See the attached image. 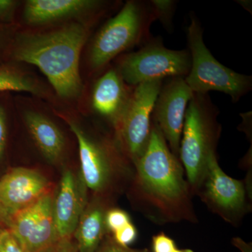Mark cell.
I'll return each instance as SVG.
<instances>
[{"mask_svg":"<svg viewBox=\"0 0 252 252\" xmlns=\"http://www.w3.org/2000/svg\"><path fill=\"white\" fill-rule=\"evenodd\" d=\"M134 167L130 195L137 211L158 225L198 223L194 195L180 158L152 121L148 146Z\"/></svg>","mask_w":252,"mask_h":252,"instance_id":"cell-1","label":"cell"},{"mask_svg":"<svg viewBox=\"0 0 252 252\" xmlns=\"http://www.w3.org/2000/svg\"><path fill=\"white\" fill-rule=\"evenodd\" d=\"M87 37V29L79 23L44 34H21L14 57L39 68L60 97L74 98L82 90L79 59Z\"/></svg>","mask_w":252,"mask_h":252,"instance_id":"cell-2","label":"cell"},{"mask_svg":"<svg viewBox=\"0 0 252 252\" xmlns=\"http://www.w3.org/2000/svg\"><path fill=\"white\" fill-rule=\"evenodd\" d=\"M219 110L208 94H195L186 112L180 159L193 195L206 174L209 159L216 154L221 134Z\"/></svg>","mask_w":252,"mask_h":252,"instance_id":"cell-3","label":"cell"},{"mask_svg":"<svg viewBox=\"0 0 252 252\" xmlns=\"http://www.w3.org/2000/svg\"><path fill=\"white\" fill-rule=\"evenodd\" d=\"M154 21L149 1H127L94 36L89 53L91 67L99 70L126 50L147 43Z\"/></svg>","mask_w":252,"mask_h":252,"instance_id":"cell-4","label":"cell"},{"mask_svg":"<svg viewBox=\"0 0 252 252\" xmlns=\"http://www.w3.org/2000/svg\"><path fill=\"white\" fill-rule=\"evenodd\" d=\"M187 42L191 67L185 81L195 94H208L212 91L228 94L233 102L252 89V77L232 70L219 62L205 45L203 30L198 18L190 15Z\"/></svg>","mask_w":252,"mask_h":252,"instance_id":"cell-5","label":"cell"},{"mask_svg":"<svg viewBox=\"0 0 252 252\" xmlns=\"http://www.w3.org/2000/svg\"><path fill=\"white\" fill-rule=\"evenodd\" d=\"M68 124L77 137L81 179L87 188L104 193L112 189L119 174L133 175L134 164L118 140L115 144L95 140L75 123Z\"/></svg>","mask_w":252,"mask_h":252,"instance_id":"cell-6","label":"cell"},{"mask_svg":"<svg viewBox=\"0 0 252 252\" xmlns=\"http://www.w3.org/2000/svg\"><path fill=\"white\" fill-rule=\"evenodd\" d=\"M190 67L188 49H169L160 39H153L138 51L124 55L117 69L124 82L134 87L147 81L185 78Z\"/></svg>","mask_w":252,"mask_h":252,"instance_id":"cell-7","label":"cell"},{"mask_svg":"<svg viewBox=\"0 0 252 252\" xmlns=\"http://www.w3.org/2000/svg\"><path fill=\"white\" fill-rule=\"evenodd\" d=\"M163 81H147L134 86L128 104L115 128L118 142L133 164L148 146L152 113Z\"/></svg>","mask_w":252,"mask_h":252,"instance_id":"cell-8","label":"cell"},{"mask_svg":"<svg viewBox=\"0 0 252 252\" xmlns=\"http://www.w3.org/2000/svg\"><path fill=\"white\" fill-rule=\"evenodd\" d=\"M248 193L245 182L226 175L219 165L217 154L212 155L206 174L195 194L209 210L226 223L238 226L251 211Z\"/></svg>","mask_w":252,"mask_h":252,"instance_id":"cell-9","label":"cell"},{"mask_svg":"<svg viewBox=\"0 0 252 252\" xmlns=\"http://www.w3.org/2000/svg\"><path fill=\"white\" fill-rule=\"evenodd\" d=\"M54 200L50 192L9 217L6 227L29 252H51L61 240L55 225Z\"/></svg>","mask_w":252,"mask_h":252,"instance_id":"cell-10","label":"cell"},{"mask_svg":"<svg viewBox=\"0 0 252 252\" xmlns=\"http://www.w3.org/2000/svg\"><path fill=\"white\" fill-rule=\"evenodd\" d=\"M193 94L185 78L165 79L152 113V122L157 124L169 148L178 158L186 112Z\"/></svg>","mask_w":252,"mask_h":252,"instance_id":"cell-11","label":"cell"},{"mask_svg":"<svg viewBox=\"0 0 252 252\" xmlns=\"http://www.w3.org/2000/svg\"><path fill=\"white\" fill-rule=\"evenodd\" d=\"M50 192L51 185L47 178L32 169L14 167L0 179V204L9 217Z\"/></svg>","mask_w":252,"mask_h":252,"instance_id":"cell-12","label":"cell"},{"mask_svg":"<svg viewBox=\"0 0 252 252\" xmlns=\"http://www.w3.org/2000/svg\"><path fill=\"white\" fill-rule=\"evenodd\" d=\"M86 188L71 170H64L54 200L55 225L60 240L72 238L86 205Z\"/></svg>","mask_w":252,"mask_h":252,"instance_id":"cell-13","label":"cell"},{"mask_svg":"<svg viewBox=\"0 0 252 252\" xmlns=\"http://www.w3.org/2000/svg\"><path fill=\"white\" fill-rule=\"evenodd\" d=\"M134 87L126 84L117 69H110L94 84L91 104L94 112L112 123L114 129L122 119Z\"/></svg>","mask_w":252,"mask_h":252,"instance_id":"cell-14","label":"cell"},{"mask_svg":"<svg viewBox=\"0 0 252 252\" xmlns=\"http://www.w3.org/2000/svg\"><path fill=\"white\" fill-rule=\"evenodd\" d=\"M101 4L92 0H29L23 14L30 24H42L94 11Z\"/></svg>","mask_w":252,"mask_h":252,"instance_id":"cell-15","label":"cell"},{"mask_svg":"<svg viewBox=\"0 0 252 252\" xmlns=\"http://www.w3.org/2000/svg\"><path fill=\"white\" fill-rule=\"evenodd\" d=\"M109 209L97 197L86 206L72 238L80 252H94L107 234L106 215Z\"/></svg>","mask_w":252,"mask_h":252,"instance_id":"cell-16","label":"cell"},{"mask_svg":"<svg viewBox=\"0 0 252 252\" xmlns=\"http://www.w3.org/2000/svg\"><path fill=\"white\" fill-rule=\"evenodd\" d=\"M25 121L33 140L46 160L57 162L64 148V137L59 127L42 114L33 111L26 112Z\"/></svg>","mask_w":252,"mask_h":252,"instance_id":"cell-17","label":"cell"},{"mask_svg":"<svg viewBox=\"0 0 252 252\" xmlns=\"http://www.w3.org/2000/svg\"><path fill=\"white\" fill-rule=\"evenodd\" d=\"M12 91L31 93L34 94L41 93L39 86L26 76L0 67V91Z\"/></svg>","mask_w":252,"mask_h":252,"instance_id":"cell-18","label":"cell"},{"mask_svg":"<svg viewBox=\"0 0 252 252\" xmlns=\"http://www.w3.org/2000/svg\"><path fill=\"white\" fill-rule=\"evenodd\" d=\"M149 2L155 21L158 20L167 31H171L177 1L174 0H152Z\"/></svg>","mask_w":252,"mask_h":252,"instance_id":"cell-19","label":"cell"},{"mask_svg":"<svg viewBox=\"0 0 252 252\" xmlns=\"http://www.w3.org/2000/svg\"><path fill=\"white\" fill-rule=\"evenodd\" d=\"M131 222L132 221L128 214L121 209H109L106 215L107 231L112 234L117 230L122 229Z\"/></svg>","mask_w":252,"mask_h":252,"instance_id":"cell-20","label":"cell"},{"mask_svg":"<svg viewBox=\"0 0 252 252\" xmlns=\"http://www.w3.org/2000/svg\"><path fill=\"white\" fill-rule=\"evenodd\" d=\"M0 252H29L9 228L0 232Z\"/></svg>","mask_w":252,"mask_h":252,"instance_id":"cell-21","label":"cell"},{"mask_svg":"<svg viewBox=\"0 0 252 252\" xmlns=\"http://www.w3.org/2000/svg\"><path fill=\"white\" fill-rule=\"evenodd\" d=\"M112 238L116 243L124 247H129V245L135 241L137 237V230L132 222L126 225L122 229L117 230L113 233Z\"/></svg>","mask_w":252,"mask_h":252,"instance_id":"cell-22","label":"cell"},{"mask_svg":"<svg viewBox=\"0 0 252 252\" xmlns=\"http://www.w3.org/2000/svg\"><path fill=\"white\" fill-rule=\"evenodd\" d=\"M177 249L175 241L164 233L154 235L152 238L153 252H175Z\"/></svg>","mask_w":252,"mask_h":252,"instance_id":"cell-23","label":"cell"},{"mask_svg":"<svg viewBox=\"0 0 252 252\" xmlns=\"http://www.w3.org/2000/svg\"><path fill=\"white\" fill-rule=\"evenodd\" d=\"M94 252H149L147 250H134L116 243L112 235H106L102 243Z\"/></svg>","mask_w":252,"mask_h":252,"instance_id":"cell-24","label":"cell"},{"mask_svg":"<svg viewBox=\"0 0 252 252\" xmlns=\"http://www.w3.org/2000/svg\"><path fill=\"white\" fill-rule=\"evenodd\" d=\"M7 142V125L4 107L0 105V162L4 158Z\"/></svg>","mask_w":252,"mask_h":252,"instance_id":"cell-25","label":"cell"},{"mask_svg":"<svg viewBox=\"0 0 252 252\" xmlns=\"http://www.w3.org/2000/svg\"><path fill=\"white\" fill-rule=\"evenodd\" d=\"M16 1L11 0H0V20L9 21L14 14Z\"/></svg>","mask_w":252,"mask_h":252,"instance_id":"cell-26","label":"cell"},{"mask_svg":"<svg viewBox=\"0 0 252 252\" xmlns=\"http://www.w3.org/2000/svg\"><path fill=\"white\" fill-rule=\"evenodd\" d=\"M51 252H80L72 238L61 240Z\"/></svg>","mask_w":252,"mask_h":252,"instance_id":"cell-27","label":"cell"},{"mask_svg":"<svg viewBox=\"0 0 252 252\" xmlns=\"http://www.w3.org/2000/svg\"><path fill=\"white\" fill-rule=\"evenodd\" d=\"M233 243L243 252H252V247L249 244L245 243L240 238L233 239Z\"/></svg>","mask_w":252,"mask_h":252,"instance_id":"cell-28","label":"cell"},{"mask_svg":"<svg viewBox=\"0 0 252 252\" xmlns=\"http://www.w3.org/2000/svg\"><path fill=\"white\" fill-rule=\"evenodd\" d=\"M9 216L7 212L5 211L4 208L1 206L0 204V222L4 223V224L7 225L8 222H9Z\"/></svg>","mask_w":252,"mask_h":252,"instance_id":"cell-29","label":"cell"},{"mask_svg":"<svg viewBox=\"0 0 252 252\" xmlns=\"http://www.w3.org/2000/svg\"><path fill=\"white\" fill-rule=\"evenodd\" d=\"M237 2L239 4L241 5L242 7L247 11L248 12H250V14H252V1L251 0H238L237 1Z\"/></svg>","mask_w":252,"mask_h":252,"instance_id":"cell-30","label":"cell"},{"mask_svg":"<svg viewBox=\"0 0 252 252\" xmlns=\"http://www.w3.org/2000/svg\"><path fill=\"white\" fill-rule=\"evenodd\" d=\"M175 252H194L193 250H189V249H185V250H179L177 249Z\"/></svg>","mask_w":252,"mask_h":252,"instance_id":"cell-31","label":"cell"},{"mask_svg":"<svg viewBox=\"0 0 252 252\" xmlns=\"http://www.w3.org/2000/svg\"><path fill=\"white\" fill-rule=\"evenodd\" d=\"M1 228H0V232H1Z\"/></svg>","mask_w":252,"mask_h":252,"instance_id":"cell-32","label":"cell"}]
</instances>
